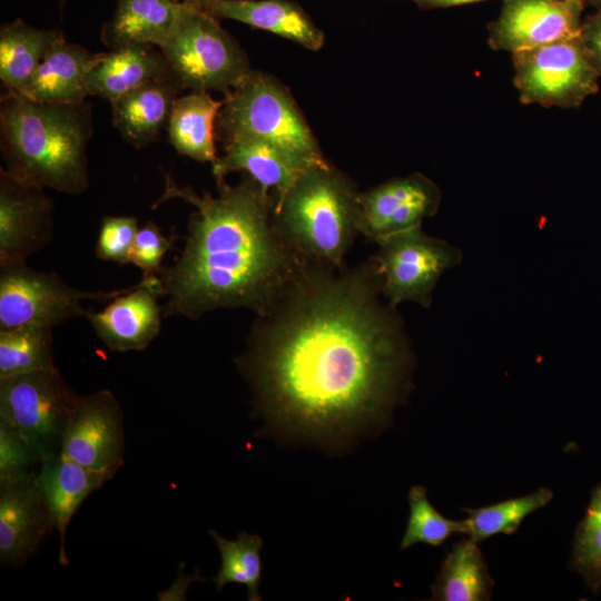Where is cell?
Masks as SVG:
<instances>
[{"mask_svg": "<svg viewBox=\"0 0 601 601\" xmlns=\"http://www.w3.org/2000/svg\"><path fill=\"white\" fill-rule=\"evenodd\" d=\"M382 298L372 257L354 268L306 265L257 316L237 359L257 407L314 439L387 417L408 393L413 355L402 318Z\"/></svg>", "mask_w": 601, "mask_h": 601, "instance_id": "1", "label": "cell"}, {"mask_svg": "<svg viewBox=\"0 0 601 601\" xmlns=\"http://www.w3.org/2000/svg\"><path fill=\"white\" fill-rule=\"evenodd\" d=\"M165 179L154 207L181 199L196 209L180 255L158 275L164 317L198 319L221 308L267 314L306 267L275 227V196L246 174L235 186L216 180L217 196Z\"/></svg>", "mask_w": 601, "mask_h": 601, "instance_id": "2", "label": "cell"}, {"mask_svg": "<svg viewBox=\"0 0 601 601\" xmlns=\"http://www.w3.org/2000/svg\"><path fill=\"white\" fill-rule=\"evenodd\" d=\"M91 135L92 112L86 100L41 102L9 90L1 97L2 168L21 183L70 195L86 191Z\"/></svg>", "mask_w": 601, "mask_h": 601, "instance_id": "3", "label": "cell"}, {"mask_svg": "<svg viewBox=\"0 0 601 601\" xmlns=\"http://www.w3.org/2000/svg\"><path fill=\"white\" fill-rule=\"evenodd\" d=\"M358 194L353 180L328 160L314 164L275 197V227L304 264L342 268L359 235Z\"/></svg>", "mask_w": 601, "mask_h": 601, "instance_id": "4", "label": "cell"}, {"mask_svg": "<svg viewBox=\"0 0 601 601\" xmlns=\"http://www.w3.org/2000/svg\"><path fill=\"white\" fill-rule=\"evenodd\" d=\"M215 136L225 144L254 138L307 164L327 161L289 89L274 76L252 70L223 99Z\"/></svg>", "mask_w": 601, "mask_h": 601, "instance_id": "5", "label": "cell"}, {"mask_svg": "<svg viewBox=\"0 0 601 601\" xmlns=\"http://www.w3.org/2000/svg\"><path fill=\"white\" fill-rule=\"evenodd\" d=\"M158 48L180 90L226 96L253 70L245 50L218 19L183 1L171 33Z\"/></svg>", "mask_w": 601, "mask_h": 601, "instance_id": "6", "label": "cell"}, {"mask_svg": "<svg viewBox=\"0 0 601 601\" xmlns=\"http://www.w3.org/2000/svg\"><path fill=\"white\" fill-rule=\"evenodd\" d=\"M79 395L58 368L0 378V418L12 425L42 460L59 454Z\"/></svg>", "mask_w": 601, "mask_h": 601, "instance_id": "7", "label": "cell"}, {"mask_svg": "<svg viewBox=\"0 0 601 601\" xmlns=\"http://www.w3.org/2000/svg\"><path fill=\"white\" fill-rule=\"evenodd\" d=\"M376 244L372 259L382 276L383 298L393 308L407 302L430 308L440 278L463 262L459 247L425 234L422 226Z\"/></svg>", "mask_w": 601, "mask_h": 601, "instance_id": "8", "label": "cell"}, {"mask_svg": "<svg viewBox=\"0 0 601 601\" xmlns=\"http://www.w3.org/2000/svg\"><path fill=\"white\" fill-rule=\"evenodd\" d=\"M514 86L524 105L577 108L599 91V73L580 37L512 53Z\"/></svg>", "mask_w": 601, "mask_h": 601, "instance_id": "9", "label": "cell"}, {"mask_svg": "<svg viewBox=\"0 0 601 601\" xmlns=\"http://www.w3.org/2000/svg\"><path fill=\"white\" fill-rule=\"evenodd\" d=\"M128 288L80 290L67 285L55 273L28 267L26 262L0 265V329L21 326L52 328L71 318L87 316L83 300H110Z\"/></svg>", "mask_w": 601, "mask_h": 601, "instance_id": "10", "label": "cell"}, {"mask_svg": "<svg viewBox=\"0 0 601 601\" xmlns=\"http://www.w3.org/2000/svg\"><path fill=\"white\" fill-rule=\"evenodd\" d=\"M60 453L110 480L124 464L125 433L119 402L108 390L78 396Z\"/></svg>", "mask_w": 601, "mask_h": 601, "instance_id": "11", "label": "cell"}, {"mask_svg": "<svg viewBox=\"0 0 601 601\" xmlns=\"http://www.w3.org/2000/svg\"><path fill=\"white\" fill-rule=\"evenodd\" d=\"M442 191L427 176L413 173L391 178L358 194V233L377 243L391 235L422 226L433 217Z\"/></svg>", "mask_w": 601, "mask_h": 601, "instance_id": "12", "label": "cell"}, {"mask_svg": "<svg viewBox=\"0 0 601 601\" xmlns=\"http://www.w3.org/2000/svg\"><path fill=\"white\" fill-rule=\"evenodd\" d=\"M582 0H503L489 23V46L512 53L580 37Z\"/></svg>", "mask_w": 601, "mask_h": 601, "instance_id": "13", "label": "cell"}, {"mask_svg": "<svg viewBox=\"0 0 601 601\" xmlns=\"http://www.w3.org/2000/svg\"><path fill=\"white\" fill-rule=\"evenodd\" d=\"M45 189L0 169V265L24 263L53 236V204Z\"/></svg>", "mask_w": 601, "mask_h": 601, "instance_id": "14", "label": "cell"}, {"mask_svg": "<svg viewBox=\"0 0 601 601\" xmlns=\"http://www.w3.org/2000/svg\"><path fill=\"white\" fill-rule=\"evenodd\" d=\"M55 530L37 473L0 481V562L21 568Z\"/></svg>", "mask_w": 601, "mask_h": 601, "instance_id": "15", "label": "cell"}, {"mask_svg": "<svg viewBox=\"0 0 601 601\" xmlns=\"http://www.w3.org/2000/svg\"><path fill=\"white\" fill-rule=\"evenodd\" d=\"M161 294L158 275L142 277L138 284L110 299L102 311L88 312L86 317L111 351H142L161 327L164 311L158 303Z\"/></svg>", "mask_w": 601, "mask_h": 601, "instance_id": "16", "label": "cell"}, {"mask_svg": "<svg viewBox=\"0 0 601 601\" xmlns=\"http://www.w3.org/2000/svg\"><path fill=\"white\" fill-rule=\"evenodd\" d=\"M216 19H230L258 28L302 47L318 51L324 32L309 14L292 0H183Z\"/></svg>", "mask_w": 601, "mask_h": 601, "instance_id": "17", "label": "cell"}, {"mask_svg": "<svg viewBox=\"0 0 601 601\" xmlns=\"http://www.w3.org/2000/svg\"><path fill=\"white\" fill-rule=\"evenodd\" d=\"M37 480L59 534L58 562L68 565L67 529L81 503L110 479L59 453L40 463Z\"/></svg>", "mask_w": 601, "mask_h": 601, "instance_id": "18", "label": "cell"}, {"mask_svg": "<svg viewBox=\"0 0 601 601\" xmlns=\"http://www.w3.org/2000/svg\"><path fill=\"white\" fill-rule=\"evenodd\" d=\"M224 155L211 164L216 180L240 171L265 189H273L275 197L285 193L312 166L270 142L254 138L229 141L224 145Z\"/></svg>", "mask_w": 601, "mask_h": 601, "instance_id": "19", "label": "cell"}, {"mask_svg": "<svg viewBox=\"0 0 601 601\" xmlns=\"http://www.w3.org/2000/svg\"><path fill=\"white\" fill-rule=\"evenodd\" d=\"M98 58L61 36L19 93L41 102H82L89 96L87 76Z\"/></svg>", "mask_w": 601, "mask_h": 601, "instance_id": "20", "label": "cell"}, {"mask_svg": "<svg viewBox=\"0 0 601 601\" xmlns=\"http://www.w3.org/2000/svg\"><path fill=\"white\" fill-rule=\"evenodd\" d=\"M180 91L169 76L145 82L110 102L114 126L135 148L148 146L167 127Z\"/></svg>", "mask_w": 601, "mask_h": 601, "instance_id": "21", "label": "cell"}, {"mask_svg": "<svg viewBox=\"0 0 601 601\" xmlns=\"http://www.w3.org/2000/svg\"><path fill=\"white\" fill-rule=\"evenodd\" d=\"M168 75L160 50L147 43H134L100 52L90 69L86 87L89 96L115 101L145 82Z\"/></svg>", "mask_w": 601, "mask_h": 601, "instance_id": "22", "label": "cell"}, {"mask_svg": "<svg viewBox=\"0 0 601 601\" xmlns=\"http://www.w3.org/2000/svg\"><path fill=\"white\" fill-rule=\"evenodd\" d=\"M180 6L175 0H118L101 29V41L110 49L134 43L159 47L171 33Z\"/></svg>", "mask_w": 601, "mask_h": 601, "instance_id": "23", "label": "cell"}, {"mask_svg": "<svg viewBox=\"0 0 601 601\" xmlns=\"http://www.w3.org/2000/svg\"><path fill=\"white\" fill-rule=\"evenodd\" d=\"M223 105L209 92H190L174 101L167 122L168 138L179 155L214 164L215 121Z\"/></svg>", "mask_w": 601, "mask_h": 601, "instance_id": "24", "label": "cell"}, {"mask_svg": "<svg viewBox=\"0 0 601 601\" xmlns=\"http://www.w3.org/2000/svg\"><path fill=\"white\" fill-rule=\"evenodd\" d=\"M62 36L58 30L37 29L16 19L0 29V79L9 91L20 92Z\"/></svg>", "mask_w": 601, "mask_h": 601, "instance_id": "25", "label": "cell"}, {"mask_svg": "<svg viewBox=\"0 0 601 601\" xmlns=\"http://www.w3.org/2000/svg\"><path fill=\"white\" fill-rule=\"evenodd\" d=\"M494 582L477 542L469 539L453 545L432 587L434 600H490Z\"/></svg>", "mask_w": 601, "mask_h": 601, "instance_id": "26", "label": "cell"}, {"mask_svg": "<svg viewBox=\"0 0 601 601\" xmlns=\"http://www.w3.org/2000/svg\"><path fill=\"white\" fill-rule=\"evenodd\" d=\"M51 329L38 326L0 329V378L57 370Z\"/></svg>", "mask_w": 601, "mask_h": 601, "instance_id": "27", "label": "cell"}, {"mask_svg": "<svg viewBox=\"0 0 601 601\" xmlns=\"http://www.w3.org/2000/svg\"><path fill=\"white\" fill-rule=\"evenodd\" d=\"M553 499L550 489L538 491L520 497L509 499L492 505L462 510L467 514L464 522V534L475 542L496 534L511 535L531 513L544 508Z\"/></svg>", "mask_w": 601, "mask_h": 601, "instance_id": "28", "label": "cell"}, {"mask_svg": "<svg viewBox=\"0 0 601 601\" xmlns=\"http://www.w3.org/2000/svg\"><path fill=\"white\" fill-rule=\"evenodd\" d=\"M209 533L221 556L220 569L213 578L217 590H221L228 583H239L247 587L248 600H260L258 588L262 579V538L242 532L236 541H231L220 536L214 530Z\"/></svg>", "mask_w": 601, "mask_h": 601, "instance_id": "29", "label": "cell"}, {"mask_svg": "<svg viewBox=\"0 0 601 601\" xmlns=\"http://www.w3.org/2000/svg\"><path fill=\"white\" fill-rule=\"evenodd\" d=\"M570 565L590 589H601V483L592 490L585 513L577 526Z\"/></svg>", "mask_w": 601, "mask_h": 601, "instance_id": "30", "label": "cell"}, {"mask_svg": "<svg viewBox=\"0 0 601 601\" xmlns=\"http://www.w3.org/2000/svg\"><path fill=\"white\" fill-rule=\"evenodd\" d=\"M410 516L401 541V549L417 543L441 545L453 533L464 534V522L442 515L430 502L426 489L420 485L408 492Z\"/></svg>", "mask_w": 601, "mask_h": 601, "instance_id": "31", "label": "cell"}, {"mask_svg": "<svg viewBox=\"0 0 601 601\" xmlns=\"http://www.w3.org/2000/svg\"><path fill=\"white\" fill-rule=\"evenodd\" d=\"M132 216H107L102 219L95 253L102 260L130 263V253L138 231Z\"/></svg>", "mask_w": 601, "mask_h": 601, "instance_id": "32", "label": "cell"}, {"mask_svg": "<svg viewBox=\"0 0 601 601\" xmlns=\"http://www.w3.org/2000/svg\"><path fill=\"white\" fill-rule=\"evenodd\" d=\"M40 459L27 440L8 422L0 418V481L18 480L32 473L30 467Z\"/></svg>", "mask_w": 601, "mask_h": 601, "instance_id": "33", "label": "cell"}, {"mask_svg": "<svg viewBox=\"0 0 601 601\" xmlns=\"http://www.w3.org/2000/svg\"><path fill=\"white\" fill-rule=\"evenodd\" d=\"M175 236H165L151 220L138 229L130 253V263L142 272V277L159 275L161 263L173 248Z\"/></svg>", "mask_w": 601, "mask_h": 601, "instance_id": "34", "label": "cell"}, {"mask_svg": "<svg viewBox=\"0 0 601 601\" xmlns=\"http://www.w3.org/2000/svg\"><path fill=\"white\" fill-rule=\"evenodd\" d=\"M580 39L592 66L601 78V8L583 20Z\"/></svg>", "mask_w": 601, "mask_h": 601, "instance_id": "35", "label": "cell"}, {"mask_svg": "<svg viewBox=\"0 0 601 601\" xmlns=\"http://www.w3.org/2000/svg\"><path fill=\"white\" fill-rule=\"evenodd\" d=\"M415 3L421 10L445 9L466 6L486 0H407Z\"/></svg>", "mask_w": 601, "mask_h": 601, "instance_id": "36", "label": "cell"}, {"mask_svg": "<svg viewBox=\"0 0 601 601\" xmlns=\"http://www.w3.org/2000/svg\"><path fill=\"white\" fill-rule=\"evenodd\" d=\"M585 4H590L594 8H601V0H582Z\"/></svg>", "mask_w": 601, "mask_h": 601, "instance_id": "37", "label": "cell"}, {"mask_svg": "<svg viewBox=\"0 0 601 601\" xmlns=\"http://www.w3.org/2000/svg\"><path fill=\"white\" fill-rule=\"evenodd\" d=\"M175 1H178V0H175Z\"/></svg>", "mask_w": 601, "mask_h": 601, "instance_id": "38", "label": "cell"}]
</instances>
